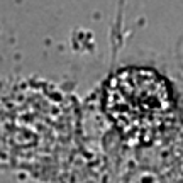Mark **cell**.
Here are the masks:
<instances>
[{
  "mask_svg": "<svg viewBox=\"0 0 183 183\" xmlns=\"http://www.w3.org/2000/svg\"><path fill=\"white\" fill-rule=\"evenodd\" d=\"M104 108L131 144L156 141L175 119V98L168 81L148 68H125L108 78Z\"/></svg>",
  "mask_w": 183,
  "mask_h": 183,
  "instance_id": "6da1fadb",
  "label": "cell"
}]
</instances>
